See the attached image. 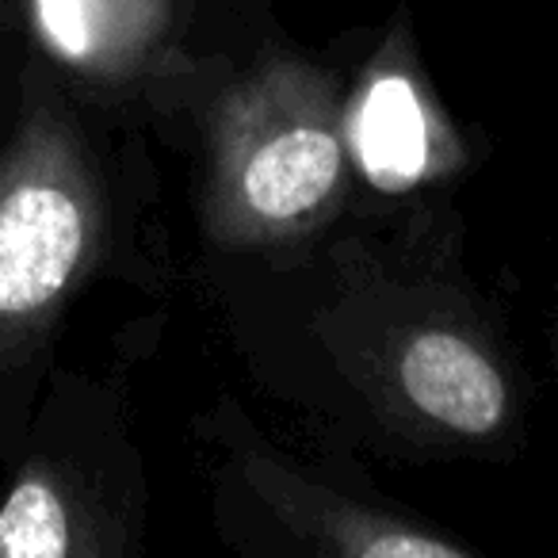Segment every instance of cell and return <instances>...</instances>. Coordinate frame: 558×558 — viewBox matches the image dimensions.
<instances>
[{"label":"cell","mask_w":558,"mask_h":558,"mask_svg":"<svg viewBox=\"0 0 558 558\" xmlns=\"http://www.w3.org/2000/svg\"><path fill=\"white\" fill-rule=\"evenodd\" d=\"M108 245V199L77 119L35 96L0 157V375L47 341Z\"/></svg>","instance_id":"1"},{"label":"cell","mask_w":558,"mask_h":558,"mask_svg":"<svg viewBox=\"0 0 558 558\" xmlns=\"http://www.w3.org/2000/svg\"><path fill=\"white\" fill-rule=\"evenodd\" d=\"M344 165L333 85L311 65H264L226 96L210 131V230L230 245L306 233L337 207Z\"/></svg>","instance_id":"2"},{"label":"cell","mask_w":558,"mask_h":558,"mask_svg":"<svg viewBox=\"0 0 558 558\" xmlns=\"http://www.w3.org/2000/svg\"><path fill=\"white\" fill-rule=\"evenodd\" d=\"M398 398L428 428L466 440H489L509 425L512 390L486 344L456 326H421L390 356Z\"/></svg>","instance_id":"3"},{"label":"cell","mask_w":558,"mask_h":558,"mask_svg":"<svg viewBox=\"0 0 558 558\" xmlns=\"http://www.w3.org/2000/svg\"><path fill=\"white\" fill-rule=\"evenodd\" d=\"M238 466L248 486L260 494V501L288 524L291 532L306 535V543L329 555H356V558H459L466 547L456 539H444L425 532L413 520L395 512L349 505L314 482L288 471V463L264 456V451L241 448Z\"/></svg>","instance_id":"4"},{"label":"cell","mask_w":558,"mask_h":558,"mask_svg":"<svg viewBox=\"0 0 558 558\" xmlns=\"http://www.w3.org/2000/svg\"><path fill=\"white\" fill-rule=\"evenodd\" d=\"M169 9V0H27L35 39L73 73L100 81H123L154 62Z\"/></svg>","instance_id":"5"},{"label":"cell","mask_w":558,"mask_h":558,"mask_svg":"<svg viewBox=\"0 0 558 558\" xmlns=\"http://www.w3.org/2000/svg\"><path fill=\"white\" fill-rule=\"evenodd\" d=\"M352 154L383 192H402L433 169V111L405 73H383L352 116Z\"/></svg>","instance_id":"6"},{"label":"cell","mask_w":558,"mask_h":558,"mask_svg":"<svg viewBox=\"0 0 558 558\" xmlns=\"http://www.w3.org/2000/svg\"><path fill=\"white\" fill-rule=\"evenodd\" d=\"M93 550H100V543L88 535L73 497L47 474H24L0 501V558H65Z\"/></svg>","instance_id":"7"}]
</instances>
